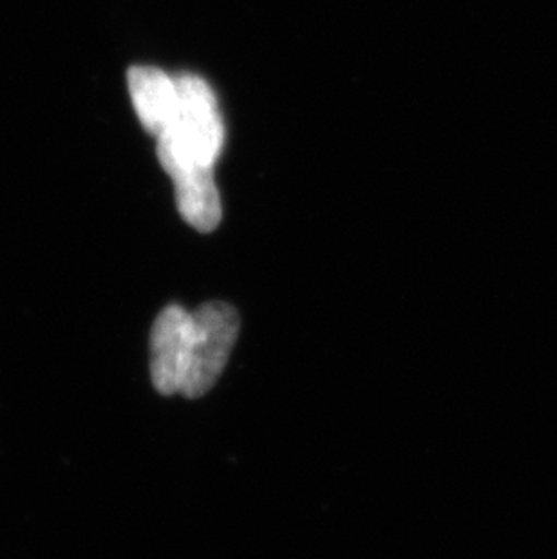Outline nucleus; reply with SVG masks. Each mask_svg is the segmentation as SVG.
I'll return each instance as SVG.
<instances>
[{
  "mask_svg": "<svg viewBox=\"0 0 557 559\" xmlns=\"http://www.w3.org/2000/svg\"><path fill=\"white\" fill-rule=\"evenodd\" d=\"M176 80V107L167 129L158 136V158L164 169L183 165L212 167L223 145V123L216 96L209 84L192 74Z\"/></svg>",
  "mask_w": 557,
  "mask_h": 559,
  "instance_id": "1",
  "label": "nucleus"
},
{
  "mask_svg": "<svg viewBox=\"0 0 557 559\" xmlns=\"http://www.w3.org/2000/svg\"><path fill=\"white\" fill-rule=\"evenodd\" d=\"M174 180L178 211L190 227L212 233L222 222V201L212 167L183 165L167 170Z\"/></svg>",
  "mask_w": 557,
  "mask_h": 559,
  "instance_id": "4",
  "label": "nucleus"
},
{
  "mask_svg": "<svg viewBox=\"0 0 557 559\" xmlns=\"http://www.w3.org/2000/svg\"><path fill=\"white\" fill-rule=\"evenodd\" d=\"M190 313L170 305L159 313L151 333V374L162 395L179 393L189 343Z\"/></svg>",
  "mask_w": 557,
  "mask_h": 559,
  "instance_id": "3",
  "label": "nucleus"
},
{
  "mask_svg": "<svg viewBox=\"0 0 557 559\" xmlns=\"http://www.w3.org/2000/svg\"><path fill=\"white\" fill-rule=\"evenodd\" d=\"M239 335L237 311L222 301L206 302L190 313L189 343L179 393L200 399L214 388L225 370Z\"/></svg>",
  "mask_w": 557,
  "mask_h": 559,
  "instance_id": "2",
  "label": "nucleus"
},
{
  "mask_svg": "<svg viewBox=\"0 0 557 559\" xmlns=\"http://www.w3.org/2000/svg\"><path fill=\"white\" fill-rule=\"evenodd\" d=\"M132 104L149 132L159 136L170 123L176 107V80L156 68H132L127 74Z\"/></svg>",
  "mask_w": 557,
  "mask_h": 559,
  "instance_id": "5",
  "label": "nucleus"
}]
</instances>
